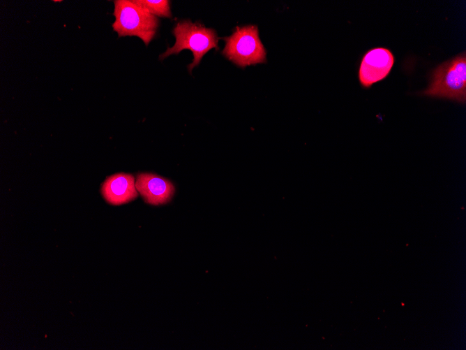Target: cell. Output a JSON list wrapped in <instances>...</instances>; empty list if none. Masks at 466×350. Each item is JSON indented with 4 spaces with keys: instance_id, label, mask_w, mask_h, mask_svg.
I'll return each instance as SVG.
<instances>
[{
    "instance_id": "6da1fadb",
    "label": "cell",
    "mask_w": 466,
    "mask_h": 350,
    "mask_svg": "<svg viewBox=\"0 0 466 350\" xmlns=\"http://www.w3.org/2000/svg\"><path fill=\"white\" fill-rule=\"evenodd\" d=\"M421 94L465 103L466 101V54L460 53L437 66L428 87Z\"/></svg>"
},
{
    "instance_id": "7a4b0ae2",
    "label": "cell",
    "mask_w": 466,
    "mask_h": 350,
    "mask_svg": "<svg viewBox=\"0 0 466 350\" xmlns=\"http://www.w3.org/2000/svg\"><path fill=\"white\" fill-rule=\"evenodd\" d=\"M172 34L176 38L175 43L172 48H168L160 59L179 54L185 49L189 50L193 54V61L188 66L190 72L200 63L209 50L212 48L218 50V38L216 31L199 22L193 23L189 20L179 21L174 26Z\"/></svg>"
},
{
    "instance_id": "3957f363",
    "label": "cell",
    "mask_w": 466,
    "mask_h": 350,
    "mask_svg": "<svg viewBox=\"0 0 466 350\" xmlns=\"http://www.w3.org/2000/svg\"><path fill=\"white\" fill-rule=\"evenodd\" d=\"M112 28L119 37L137 36L147 46L155 36L158 25V17L137 4L134 0L114 1Z\"/></svg>"
},
{
    "instance_id": "277c9868",
    "label": "cell",
    "mask_w": 466,
    "mask_h": 350,
    "mask_svg": "<svg viewBox=\"0 0 466 350\" xmlns=\"http://www.w3.org/2000/svg\"><path fill=\"white\" fill-rule=\"evenodd\" d=\"M223 39L225 46L223 54L237 66H246L266 61V50L255 25L236 27L233 34Z\"/></svg>"
},
{
    "instance_id": "5b68a950",
    "label": "cell",
    "mask_w": 466,
    "mask_h": 350,
    "mask_svg": "<svg viewBox=\"0 0 466 350\" xmlns=\"http://www.w3.org/2000/svg\"><path fill=\"white\" fill-rule=\"evenodd\" d=\"M395 62L391 51L385 48H373L363 55L359 69L361 85L369 88L384 80L391 72Z\"/></svg>"
},
{
    "instance_id": "8992f818",
    "label": "cell",
    "mask_w": 466,
    "mask_h": 350,
    "mask_svg": "<svg viewBox=\"0 0 466 350\" xmlns=\"http://www.w3.org/2000/svg\"><path fill=\"white\" fill-rule=\"evenodd\" d=\"M135 187L144 201L153 205L167 203L174 193V185L170 181L152 173L137 174Z\"/></svg>"
},
{
    "instance_id": "52a82bcc",
    "label": "cell",
    "mask_w": 466,
    "mask_h": 350,
    "mask_svg": "<svg viewBox=\"0 0 466 350\" xmlns=\"http://www.w3.org/2000/svg\"><path fill=\"white\" fill-rule=\"evenodd\" d=\"M101 193L108 203L114 205L128 203L138 196L134 177L123 173L108 177L102 184Z\"/></svg>"
},
{
    "instance_id": "ba28073f",
    "label": "cell",
    "mask_w": 466,
    "mask_h": 350,
    "mask_svg": "<svg viewBox=\"0 0 466 350\" xmlns=\"http://www.w3.org/2000/svg\"><path fill=\"white\" fill-rule=\"evenodd\" d=\"M134 1L156 17H170L172 16L170 1L168 0H134Z\"/></svg>"
}]
</instances>
